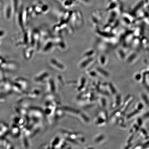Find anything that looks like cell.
<instances>
[{
  "mask_svg": "<svg viewBox=\"0 0 149 149\" xmlns=\"http://www.w3.org/2000/svg\"><path fill=\"white\" fill-rule=\"evenodd\" d=\"M60 133L63 139L69 143L80 145L85 142V139L79 132L68 130L61 129Z\"/></svg>",
  "mask_w": 149,
  "mask_h": 149,
  "instance_id": "obj_1",
  "label": "cell"
},
{
  "mask_svg": "<svg viewBox=\"0 0 149 149\" xmlns=\"http://www.w3.org/2000/svg\"><path fill=\"white\" fill-rule=\"evenodd\" d=\"M61 107L64 111L65 114L72 116L81 122L86 123V120H85L86 115L80 110L67 106H63Z\"/></svg>",
  "mask_w": 149,
  "mask_h": 149,
  "instance_id": "obj_2",
  "label": "cell"
},
{
  "mask_svg": "<svg viewBox=\"0 0 149 149\" xmlns=\"http://www.w3.org/2000/svg\"><path fill=\"white\" fill-rule=\"evenodd\" d=\"M64 141L65 139L62 137H61L60 136H56L52 139L50 142L49 144L50 148H51L53 149H62Z\"/></svg>",
  "mask_w": 149,
  "mask_h": 149,
  "instance_id": "obj_3",
  "label": "cell"
},
{
  "mask_svg": "<svg viewBox=\"0 0 149 149\" xmlns=\"http://www.w3.org/2000/svg\"><path fill=\"white\" fill-rule=\"evenodd\" d=\"M47 88V91H49L51 94H55L57 91L56 86L54 82L53 81H50L48 82Z\"/></svg>",
  "mask_w": 149,
  "mask_h": 149,
  "instance_id": "obj_4",
  "label": "cell"
},
{
  "mask_svg": "<svg viewBox=\"0 0 149 149\" xmlns=\"http://www.w3.org/2000/svg\"><path fill=\"white\" fill-rule=\"evenodd\" d=\"M12 2L14 10L16 11L18 8L19 0H12Z\"/></svg>",
  "mask_w": 149,
  "mask_h": 149,
  "instance_id": "obj_5",
  "label": "cell"
},
{
  "mask_svg": "<svg viewBox=\"0 0 149 149\" xmlns=\"http://www.w3.org/2000/svg\"><path fill=\"white\" fill-rule=\"evenodd\" d=\"M41 148H50L49 144H44L41 145V146H40Z\"/></svg>",
  "mask_w": 149,
  "mask_h": 149,
  "instance_id": "obj_6",
  "label": "cell"
}]
</instances>
